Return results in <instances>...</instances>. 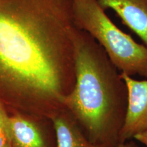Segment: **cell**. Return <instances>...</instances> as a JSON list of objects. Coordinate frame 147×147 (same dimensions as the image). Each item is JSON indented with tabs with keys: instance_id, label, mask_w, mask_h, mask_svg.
Returning a JSON list of instances; mask_svg holds the SVG:
<instances>
[{
	"instance_id": "6da1fadb",
	"label": "cell",
	"mask_w": 147,
	"mask_h": 147,
	"mask_svg": "<svg viewBox=\"0 0 147 147\" xmlns=\"http://www.w3.org/2000/svg\"><path fill=\"white\" fill-rule=\"evenodd\" d=\"M74 0H0V90L51 103L76 82Z\"/></svg>"
},
{
	"instance_id": "7a4b0ae2",
	"label": "cell",
	"mask_w": 147,
	"mask_h": 147,
	"mask_svg": "<svg viewBox=\"0 0 147 147\" xmlns=\"http://www.w3.org/2000/svg\"><path fill=\"white\" fill-rule=\"evenodd\" d=\"M74 87L61 100L82 131L100 147H117L127 108L128 91L121 72L102 47L74 26Z\"/></svg>"
},
{
	"instance_id": "3957f363",
	"label": "cell",
	"mask_w": 147,
	"mask_h": 147,
	"mask_svg": "<svg viewBox=\"0 0 147 147\" xmlns=\"http://www.w3.org/2000/svg\"><path fill=\"white\" fill-rule=\"evenodd\" d=\"M73 22L104 49L121 73L147 79V47L119 29L96 0H74Z\"/></svg>"
},
{
	"instance_id": "277c9868",
	"label": "cell",
	"mask_w": 147,
	"mask_h": 147,
	"mask_svg": "<svg viewBox=\"0 0 147 147\" xmlns=\"http://www.w3.org/2000/svg\"><path fill=\"white\" fill-rule=\"evenodd\" d=\"M121 75L128 91L126 117L119 137L123 143L147 130V79L140 80L126 74Z\"/></svg>"
},
{
	"instance_id": "5b68a950",
	"label": "cell",
	"mask_w": 147,
	"mask_h": 147,
	"mask_svg": "<svg viewBox=\"0 0 147 147\" xmlns=\"http://www.w3.org/2000/svg\"><path fill=\"white\" fill-rule=\"evenodd\" d=\"M104 10H113L123 23L147 47V0H96Z\"/></svg>"
},
{
	"instance_id": "8992f818",
	"label": "cell",
	"mask_w": 147,
	"mask_h": 147,
	"mask_svg": "<svg viewBox=\"0 0 147 147\" xmlns=\"http://www.w3.org/2000/svg\"><path fill=\"white\" fill-rule=\"evenodd\" d=\"M59 109L51 117L56 147H100L90 140L72 114L61 103Z\"/></svg>"
},
{
	"instance_id": "52a82bcc",
	"label": "cell",
	"mask_w": 147,
	"mask_h": 147,
	"mask_svg": "<svg viewBox=\"0 0 147 147\" xmlns=\"http://www.w3.org/2000/svg\"><path fill=\"white\" fill-rule=\"evenodd\" d=\"M9 137L12 147H52L34 123L20 116L9 119Z\"/></svg>"
},
{
	"instance_id": "ba28073f",
	"label": "cell",
	"mask_w": 147,
	"mask_h": 147,
	"mask_svg": "<svg viewBox=\"0 0 147 147\" xmlns=\"http://www.w3.org/2000/svg\"><path fill=\"white\" fill-rule=\"evenodd\" d=\"M9 119L4 110L0 105V132L7 134L9 136Z\"/></svg>"
},
{
	"instance_id": "9c48e42d",
	"label": "cell",
	"mask_w": 147,
	"mask_h": 147,
	"mask_svg": "<svg viewBox=\"0 0 147 147\" xmlns=\"http://www.w3.org/2000/svg\"><path fill=\"white\" fill-rule=\"evenodd\" d=\"M0 147H12L10 137L3 132H0Z\"/></svg>"
},
{
	"instance_id": "30bf717a",
	"label": "cell",
	"mask_w": 147,
	"mask_h": 147,
	"mask_svg": "<svg viewBox=\"0 0 147 147\" xmlns=\"http://www.w3.org/2000/svg\"><path fill=\"white\" fill-rule=\"evenodd\" d=\"M134 138L138 142L142 143L143 144H144L147 147V130L136 134L134 137Z\"/></svg>"
},
{
	"instance_id": "8fae6325",
	"label": "cell",
	"mask_w": 147,
	"mask_h": 147,
	"mask_svg": "<svg viewBox=\"0 0 147 147\" xmlns=\"http://www.w3.org/2000/svg\"><path fill=\"white\" fill-rule=\"evenodd\" d=\"M117 147H138L135 142L132 141H126V142L120 143Z\"/></svg>"
}]
</instances>
